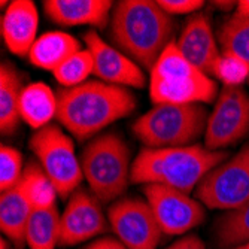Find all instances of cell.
Here are the masks:
<instances>
[{
    "label": "cell",
    "instance_id": "cell-1",
    "mask_svg": "<svg viewBox=\"0 0 249 249\" xmlns=\"http://www.w3.org/2000/svg\"><path fill=\"white\" fill-rule=\"evenodd\" d=\"M57 99V120L78 141L91 139L112 123L128 117L138 106L130 89L102 81L61 88Z\"/></svg>",
    "mask_w": 249,
    "mask_h": 249
},
{
    "label": "cell",
    "instance_id": "cell-2",
    "mask_svg": "<svg viewBox=\"0 0 249 249\" xmlns=\"http://www.w3.org/2000/svg\"><path fill=\"white\" fill-rule=\"evenodd\" d=\"M175 32L173 17L152 0H121L110 14V37L142 69L152 71Z\"/></svg>",
    "mask_w": 249,
    "mask_h": 249
},
{
    "label": "cell",
    "instance_id": "cell-3",
    "mask_svg": "<svg viewBox=\"0 0 249 249\" xmlns=\"http://www.w3.org/2000/svg\"><path fill=\"white\" fill-rule=\"evenodd\" d=\"M227 152L201 145L182 148H143L131 166L133 184H155L190 194L211 170L227 160Z\"/></svg>",
    "mask_w": 249,
    "mask_h": 249
},
{
    "label": "cell",
    "instance_id": "cell-4",
    "mask_svg": "<svg viewBox=\"0 0 249 249\" xmlns=\"http://www.w3.org/2000/svg\"><path fill=\"white\" fill-rule=\"evenodd\" d=\"M218 84L190 63L176 43H169L157 60L149 78V97L154 105H201L216 100Z\"/></svg>",
    "mask_w": 249,
    "mask_h": 249
},
{
    "label": "cell",
    "instance_id": "cell-5",
    "mask_svg": "<svg viewBox=\"0 0 249 249\" xmlns=\"http://www.w3.org/2000/svg\"><path fill=\"white\" fill-rule=\"evenodd\" d=\"M130 149L117 133L96 136L81 155V167L91 193L102 201L120 198L131 182Z\"/></svg>",
    "mask_w": 249,
    "mask_h": 249
},
{
    "label": "cell",
    "instance_id": "cell-6",
    "mask_svg": "<svg viewBox=\"0 0 249 249\" xmlns=\"http://www.w3.org/2000/svg\"><path fill=\"white\" fill-rule=\"evenodd\" d=\"M208 110L201 105H155L133 124L145 148L190 146L206 131Z\"/></svg>",
    "mask_w": 249,
    "mask_h": 249
},
{
    "label": "cell",
    "instance_id": "cell-7",
    "mask_svg": "<svg viewBox=\"0 0 249 249\" xmlns=\"http://www.w3.org/2000/svg\"><path fill=\"white\" fill-rule=\"evenodd\" d=\"M29 146L61 198L72 196L79 188L84 179L81 161L73 141L60 125L50 124L37 130L30 138Z\"/></svg>",
    "mask_w": 249,
    "mask_h": 249
},
{
    "label": "cell",
    "instance_id": "cell-8",
    "mask_svg": "<svg viewBox=\"0 0 249 249\" xmlns=\"http://www.w3.org/2000/svg\"><path fill=\"white\" fill-rule=\"evenodd\" d=\"M196 196L211 209L233 212L245 206L249 201V142L203 178Z\"/></svg>",
    "mask_w": 249,
    "mask_h": 249
},
{
    "label": "cell",
    "instance_id": "cell-9",
    "mask_svg": "<svg viewBox=\"0 0 249 249\" xmlns=\"http://www.w3.org/2000/svg\"><path fill=\"white\" fill-rule=\"evenodd\" d=\"M249 134V94L242 87H222L208 118L205 146L221 151Z\"/></svg>",
    "mask_w": 249,
    "mask_h": 249
},
{
    "label": "cell",
    "instance_id": "cell-10",
    "mask_svg": "<svg viewBox=\"0 0 249 249\" xmlns=\"http://www.w3.org/2000/svg\"><path fill=\"white\" fill-rule=\"evenodd\" d=\"M107 221L128 249H157L164 234L149 203L138 197L117 200L107 211Z\"/></svg>",
    "mask_w": 249,
    "mask_h": 249
},
{
    "label": "cell",
    "instance_id": "cell-11",
    "mask_svg": "<svg viewBox=\"0 0 249 249\" xmlns=\"http://www.w3.org/2000/svg\"><path fill=\"white\" fill-rule=\"evenodd\" d=\"M143 193L164 234H184L197 227L206 216L201 203L184 191L149 184L143 187Z\"/></svg>",
    "mask_w": 249,
    "mask_h": 249
},
{
    "label": "cell",
    "instance_id": "cell-12",
    "mask_svg": "<svg viewBox=\"0 0 249 249\" xmlns=\"http://www.w3.org/2000/svg\"><path fill=\"white\" fill-rule=\"evenodd\" d=\"M110 227L102 201L84 188H78L60 216V246H73L97 237Z\"/></svg>",
    "mask_w": 249,
    "mask_h": 249
},
{
    "label": "cell",
    "instance_id": "cell-13",
    "mask_svg": "<svg viewBox=\"0 0 249 249\" xmlns=\"http://www.w3.org/2000/svg\"><path fill=\"white\" fill-rule=\"evenodd\" d=\"M87 50L94 61V76L99 81L124 88H145L146 76L142 67L128 55L105 42L96 30L84 35Z\"/></svg>",
    "mask_w": 249,
    "mask_h": 249
},
{
    "label": "cell",
    "instance_id": "cell-14",
    "mask_svg": "<svg viewBox=\"0 0 249 249\" xmlns=\"http://www.w3.org/2000/svg\"><path fill=\"white\" fill-rule=\"evenodd\" d=\"M190 63L205 73L211 75L212 67L221 55L218 39L212 30L211 19L206 14H193L175 42Z\"/></svg>",
    "mask_w": 249,
    "mask_h": 249
},
{
    "label": "cell",
    "instance_id": "cell-15",
    "mask_svg": "<svg viewBox=\"0 0 249 249\" xmlns=\"http://www.w3.org/2000/svg\"><path fill=\"white\" fill-rule=\"evenodd\" d=\"M42 5L48 19L57 26H89L94 29L107 26L115 6L110 0H45Z\"/></svg>",
    "mask_w": 249,
    "mask_h": 249
},
{
    "label": "cell",
    "instance_id": "cell-16",
    "mask_svg": "<svg viewBox=\"0 0 249 249\" xmlns=\"http://www.w3.org/2000/svg\"><path fill=\"white\" fill-rule=\"evenodd\" d=\"M39 27V14L32 0H14L2 17V37L6 48L19 57L29 55Z\"/></svg>",
    "mask_w": 249,
    "mask_h": 249
},
{
    "label": "cell",
    "instance_id": "cell-17",
    "mask_svg": "<svg viewBox=\"0 0 249 249\" xmlns=\"http://www.w3.org/2000/svg\"><path fill=\"white\" fill-rule=\"evenodd\" d=\"M58 99L45 82H33L24 87L19 99V118L30 128L40 130L57 118Z\"/></svg>",
    "mask_w": 249,
    "mask_h": 249
},
{
    "label": "cell",
    "instance_id": "cell-18",
    "mask_svg": "<svg viewBox=\"0 0 249 249\" xmlns=\"http://www.w3.org/2000/svg\"><path fill=\"white\" fill-rule=\"evenodd\" d=\"M33 206L19 185L2 191L0 196V230L14 243H26V230Z\"/></svg>",
    "mask_w": 249,
    "mask_h": 249
},
{
    "label": "cell",
    "instance_id": "cell-19",
    "mask_svg": "<svg viewBox=\"0 0 249 249\" xmlns=\"http://www.w3.org/2000/svg\"><path fill=\"white\" fill-rule=\"evenodd\" d=\"M81 50V42L72 35L64 32H48L36 39L27 57L39 69L54 72L67 58Z\"/></svg>",
    "mask_w": 249,
    "mask_h": 249
},
{
    "label": "cell",
    "instance_id": "cell-20",
    "mask_svg": "<svg viewBox=\"0 0 249 249\" xmlns=\"http://www.w3.org/2000/svg\"><path fill=\"white\" fill-rule=\"evenodd\" d=\"M24 89L18 71L9 63L0 66V130L2 134L11 136L19 118V99Z\"/></svg>",
    "mask_w": 249,
    "mask_h": 249
},
{
    "label": "cell",
    "instance_id": "cell-21",
    "mask_svg": "<svg viewBox=\"0 0 249 249\" xmlns=\"http://www.w3.org/2000/svg\"><path fill=\"white\" fill-rule=\"evenodd\" d=\"M60 216L57 205L33 211L26 230V243L30 249H55L60 242Z\"/></svg>",
    "mask_w": 249,
    "mask_h": 249
},
{
    "label": "cell",
    "instance_id": "cell-22",
    "mask_svg": "<svg viewBox=\"0 0 249 249\" xmlns=\"http://www.w3.org/2000/svg\"><path fill=\"white\" fill-rule=\"evenodd\" d=\"M18 185L27 196L35 211L48 209L57 205L55 203L57 196H58L57 190L39 163L30 161L26 166L24 173H22V178L18 182Z\"/></svg>",
    "mask_w": 249,
    "mask_h": 249
},
{
    "label": "cell",
    "instance_id": "cell-23",
    "mask_svg": "<svg viewBox=\"0 0 249 249\" xmlns=\"http://www.w3.org/2000/svg\"><path fill=\"white\" fill-rule=\"evenodd\" d=\"M215 231L222 248H236L249 240V201L240 209L222 215L216 222Z\"/></svg>",
    "mask_w": 249,
    "mask_h": 249
},
{
    "label": "cell",
    "instance_id": "cell-24",
    "mask_svg": "<svg viewBox=\"0 0 249 249\" xmlns=\"http://www.w3.org/2000/svg\"><path fill=\"white\" fill-rule=\"evenodd\" d=\"M218 42L224 51L236 54L249 66V18H229L218 30Z\"/></svg>",
    "mask_w": 249,
    "mask_h": 249
},
{
    "label": "cell",
    "instance_id": "cell-25",
    "mask_svg": "<svg viewBox=\"0 0 249 249\" xmlns=\"http://www.w3.org/2000/svg\"><path fill=\"white\" fill-rule=\"evenodd\" d=\"M53 73L63 88L78 87L87 82L88 76L94 73L93 55L88 50H81L71 58H67Z\"/></svg>",
    "mask_w": 249,
    "mask_h": 249
},
{
    "label": "cell",
    "instance_id": "cell-26",
    "mask_svg": "<svg viewBox=\"0 0 249 249\" xmlns=\"http://www.w3.org/2000/svg\"><path fill=\"white\" fill-rule=\"evenodd\" d=\"M211 75L221 81L224 87H242L249 82V66L236 54L222 51L215 61Z\"/></svg>",
    "mask_w": 249,
    "mask_h": 249
},
{
    "label": "cell",
    "instance_id": "cell-27",
    "mask_svg": "<svg viewBox=\"0 0 249 249\" xmlns=\"http://www.w3.org/2000/svg\"><path fill=\"white\" fill-rule=\"evenodd\" d=\"M22 154L12 148L2 145L0 148V188L8 191L18 185L22 178Z\"/></svg>",
    "mask_w": 249,
    "mask_h": 249
},
{
    "label": "cell",
    "instance_id": "cell-28",
    "mask_svg": "<svg viewBox=\"0 0 249 249\" xmlns=\"http://www.w3.org/2000/svg\"><path fill=\"white\" fill-rule=\"evenodd\" d=\"M157 3L170 17L194 14L205 5V2H201V0H158Z\"/></svg>",
    "mask_w": 249,
    "mask_h": 249
},
{
    "label": "cell",
    "instance_id": "cell-29",
    "mask_svg": "<svg viewBox=\"0 0 249 249\" xmlns=\"http://www.w3.org/2000/svg\"><path fill=\"white\" fill-rule=\"evenodd\" d=\"M167 249H206V246L200 237L190 234V236H185L182 239L176 240Z\"/></svg>",
    "mask_w": 249,
    "mask_h": 249
},
{
    "label": "cell",
    "instance_id": "cell-30",
    "mask_svg": "<svg viewBox=\"0 0 249 249\" xmlns=\"http://www.w3.org/2000/svg\"><path fill=\"white\" fill-rule=\"evenodd\" d=\"M84 249H128V248L124 246L118 239H114V237H100V239L91 242L89 245H87Z\"/></svg>",
    "mask_w": 249,
    "mask_h": 249
},
{
    "label": "cell",
    "instance_id": "cell-31",
    "mask_svg": "<svg viewBox=\"0 0 249 249\" xmlns=\"http://www.w3.org/2000/svg\"><path fill=\"white\" fill-rule=\"evenodd\" d=\"M233 17H236V18H249V0H240V2H237Z\"/></svg>",
    "mask_w": 249,
    "mask_h": 249
},
{
    "label": "cell",
    "instance_id": "cell-32",
    "mask_svg": "<svg viewBox=\"0 0 249 249\" xmlns=\"http://www.w3.org/2000/svg\"><path fill=\"white\" fill-rule=\"evenodd\" d=\"M234 249H249V240H246V242H243V243L237 245Z\"/></svg>",
    "mask_w": 249,
    "mask_h": 249
},
{
    "label": "cell",
    "instance_id": "cell-33",
    "mask_svg": "<svg viewBox=\"0 0 249 249\" xmlns=\"http://www.w3.org/2000/svg\"><path fill=\"white\" fill-rule=\"evenodd\" d=\"M9 243L5 240V239H2V242H0V249H6V246H8Z\"/></svg>",
    "mask_w": 249,
    "mask_h": 249
}]
</instances>
